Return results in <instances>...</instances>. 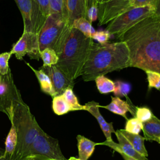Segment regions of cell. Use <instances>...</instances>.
<instances>
[{
	"mask_svg": "<svg viewBox=\"0 0 160 160\" xmlns=\"http://www.w3.org/2000/svg\"><path fill=\"white\" fill-rule=\"evenodd\" d=\"M117 39L128 48L130 67L160 73V16L142 19Z\"/></svg>",
	"mask_w": 160,
	"mask_h": 160,
	"instance_id": "1",
	"label": "cell"
},
{
	"mask_svg": "<svg viewBox=\"0 0 160 160\" xmlns=\"http://www.w3.org/2000/svg\"><path fill=\"white\" fill-rule=\"evenodd\" d=\"M130 67L129 50L122 41L105 44L92 42L81 76L85 81Z\"/></svg>",
	"mask_w": 160,
	"mask_h": 160,
	"instance_id": "2",
	"label": "cell"
},
{
	"mask_svg": "<svg viewBox=\"0 0 160 160\" xmlns=\"http://www.w3.org/2000/svg\"><path fill=\"white\" fill-rule=\"evenodd\" d=\"M93 42L92 38L86 37L77 29L69 28L58 55L59 60L56 66L70 80L74 81L81 76Z\"/></svg>",
	"mask_w": 160,
	"mask_h": 160,
	"instance_id": "3",
	"label": "cell"
},
{
	"mask_svg": "<svg viewBox=\"0 0 160 160\" xmlns=\"http://www.w3.org/2000/svg\"><path fill=\"white\" fill-rule=\"evenodd\" d=\"M9 120L17 134V146L12 160H22L27 156L39 126L21 95L14 102Z\"/></svg>",
	"mask_w": 160,
	"mask_h": 160,
	"instance_id": "4",
	"label": "cell"
},
{
	"mask_svg": "<svg viewBox=\"0 0 160 160\" xmlns=\"http://www.w3.org/2000/svg\"><path fill=\"white\" fill-rule=\"evenodd\" d=\"M69 28L62 16L50 14L38 33L39 51L48 48L58 55Z\"/></svg>",
	"mask_w": 160,
	"mask_h": 160,
	"instance_id": "5",
	"label": "cell"
},
{
	"mask_svg": "<svg viewBox=\"0 0 160 160\" xmlns=\"http://www.w3.org/2000/svg\"><path fill=\"white\" fill-rule=\"evenodd\" d=\"M154 14H155V7L152 6L130 7L110 21L106 30L111 35L118 38L138 22Z\"/></svg>",
	"mask_w": 160,
	"mask_h": 160,
	"instance_id": "6",
	"label": "cell"
},
{
	"mask_svg": "<svg viewBox=\"0 0 160 160\" xmlns=\"http://www.w3.org/2000/svg\"><path fill=\"white\" fill-rule=\"evenodd\" d=\"M31 154L42 155L51 160H67L61 151L58 139L48 135L40 126L27 153V156Z\"/></svg>",
	"mask_w": 160,
	"mask_h": 160,
	"instance_id": "7",
	"label": "cell"
},
{
	"mask_svg": "<svg viewBox=\"0 0 160 160\" xmlns=\"http://www.w3.org/2000/svg\"><path fill=\"white\" fill-rule=\"evenodd\" d=\"M22 15L24 31L38 34L46 18L41 12L36 0H14Z\"/></svg>",
	"mask_w": 160,
	"mask_h": 160,
	"instance_id": "8",
	"label": "cell"
},
{
	"mask_svg": "<svg viewBox=\"0 0 160 160\" xmlns=\"http://www.w3.org/2000/svg\"><path fill=\"white\" fill-rule=\"evenodd\" d=\"M21 95L16 88L11 71L5 75H1L0 80V111L5 113L10 119L12 114L14 104Z\"/></svg>",
	"mask_w": 160,
	"mask_h": 160,
	"instance_id": "9",
	"label": "cell"
},
{
	"mask_svg": "<svg viewBox=\"0 0 160 160\" xmlns=\"http://www.w3.org/2000/svg\"><path fill=\"white\" fill-rule=\"evenodd\" d=\"M10 52L19 60H22L28 54L30 59L38 61L40 58L38 34L23 32L19 40L12 46Z\"/></svg>",
	"mask_w": 160,
	"mask_h": 160,
	"instance_id": "10",
	"label": "cell"
},
{
	"mask_svg": "<svg viewBox=\"0 0 160 160\" xmlns=\"http://www.w3.org/2000/svg\"><path fill=\"white\" fill-rule=\"evenodd\" d=\"M130 0H109L98 4L99 26L108 24L129 8Z\"/></svg>",
	"mask_w": 160,
	"mask_h": 160,
	"instance_id": "11",
	"label": "cell"
},
{
	"mask_svg": "<svg viewBox=\"0 0 160 160\" xmlns=\"http://www.w3.org/2000/svg\"><path fill=\"white\" fill-rule=\"evenodd\" d=\"M41 69L50 78L56 96L62 94L68 88L72 89L74 81L70 80L56 65L47 67L42 66Z\"/></svg>",
	"mask_w": 160,
	"mask_h": 160,
	"instance_id": "12",
	"label": "cell"
},
{
	"mask_svg": "<svg viewBox=\"0 0 160 160\" xmlns=\"http://www.w3.org/2000/svg\"><path fill=\"white\" fill-rule=\"evenodd\" d=\"M118 140L119 141V144L114 142L113 141H107L101 143L102 144L106 145L117 152L121 151L125 154L126 155L133 158L136 160H147L146 157H144L139 154L138 152H136L130 142L128 141V139L123 136V134L121 132L120 130H117L115 132Z\"/></svg>",
	"mask_w": 160,
	"mask_h": 160,
	"instance_id": "13",
	"label": "cell"
},
{
	"mask_svg": "<svg viewBox=\"0 0 160 160\" xmlns=\"http://www.w3.org/2000/svg\"><path fill=\"white\" fill-rule=\"evenodd\" d=\"M65 21L71 27L73 21L80 18H86V8L84 0H64Z\"/></svg>",
	"mask_w": 160,
	"mask_h": 160,
	"instance_id": "14",
	"label": "cell"
},
{
	"mask_svg": "<svg viewBox=\"0 0 160 160\" xmlns=\"http://www.w3.org/2000/svg\"><path fill=\"white\" fill-rule=\"evenodd\" d=\"M84 106V110L89 112L97 119L102 132H104L106 138V141H112V139L111 138V133L112 132L115 133L116 131L114 130L112 122H106L104 118L101 114L99 110V103L92 101L87 102Z\"/></svg>",
	"mask_w": 160,
	"mask_h": 160,
	"instance_id": "15",
	"label": "cell"
},
{
	"mask_svg": "<svg viewBox=\"0 0 160 160\" xmlns=\"http://www.w3.org/2000/svg\"><path fill=\"white\" fill-rule=\"evenodd\" d=\"M142 131L145 139L156 141L160 138V119L153 115L149 120L142 122Z\"/></svg>",
	"mask_w": 160,
	"mask_h": 160,
	"instance_id": "16",
	"label": "cell"
},
{
	"mask_svg": "<svg viewBox=\"0 0 160 160\" xmlns=\"http://www.w3.org/2000/svg\"><path fill=\"white\" fill-rule=\"evenodd\" d=\"M25 62L31 68V69L34 72V74L36 75L38 80V82L39 83L41 90L43 92L51 96L52 98L56 96V94L53 88L51 80L49 77V76L42 69H41L39 70L35 69L28 62Z\"/></svg>",
	"mask_w": 160,
	"mask_h": 160,
	"instance_id": "17",
	"label": "cell"
},
{
	"mask_svg": "<svg viewBox=\"0 0 160 160\" xmlns=\"http://www.w3.org/2000/svg\"><path fill=\"white\" fill-rule=\"evenodd\" d=\"M77 140L79 159L88 160L93 153L95 146L98 144L79 134L77 136Z\"/></svg>",
	"mask_w": 160,
	"mask_h": 160,
	"instance_id": "18",
	"label": "cell"
},
{
	"mask_svg": "<svg viewBox=\"0 0 160 160\" xmlns=\"http://www.w3.org/2000/svg\"><path fill=\"white\" fill-rule=\"evenodd\" d=\"M120 131L130 142V144L132 145V146L136 152L146 158L148 156V152L145 148L144 144L145 140L144 138L142 137L139 134L129 132L125 129H120Z\"/></svg>",
	"mask_w": 160,
	"mask_h": 160,
	"instance_id": "19",
	"label": "cell"
},
{
	"mask_svg": "<svg viewBox=\"0 0 160 160\" xmlns=\"http://www.w3.org/2000/svg\"><path fill=\"white\" fill-rule=\"evenodd\" d=\"M99 107L106 108L114 114L123 116L126 119H127L126 114L128 111L132 113L129 104L126 101L121 99L119 97H112L111 102L108 105L105 106H99Z\"/></svg>",
	"mask_w": 160,
	"mask_h": 160,
	"instance_id": "20",
	"label": "cell"
},
{
	"mask_svg": "<svg viewBox=\"0 0 160 160\" xmlns=\"http://www.w3.org/2000/svg\"><path fill=\"white\" fill-rule=\"evenodd\" d=\"M17 146V134L13 125L11 124V129L6 137L5 141V151L4 158L5 160H12Z\"/></svg>",
	"mask_w": 160,
	"mask_h": 160,
	"instance_id": "21",
	"label": "cell"
},
{
	"mask_svg": "<svg viewBox=\"0 0 160 160\" xmlns=\"http://www.w3.org/2000/svg\"><path fill=\"white\" fill-rule=\"evenodd\" d=\"M71 27L77 29L84 36L90 38H91L92 34L96 32L91 23L85 18H80L75 19Z\"/></svg>",
	"mask_w": 160,
	"mask_h": 160,
	"instance_id": "22",
	"label": "cell"
},
{
	"mask_svg": "<svg viewBox=\"0 0 160 160\" xmlns=\"http://www.w3.org/2000/svg\"><path fill=\"white\" fill-rule=\"evenodd\" d=\"M52 107L54 112L57 115H63L72 111L71 108L62 94L57 95L52 98Z\"/></svg>",
	"mask_w": 160,
	"mask_h": 160,
	"instance_id": "23",
	"label": "cell"
},
{
	"mask_svg": "<svg viewBox=\"0 0 160 160\" xmlns=\"http://www.w3.org/2000/svg\"><path fill=\"white\" fill-rule=\"evenodd\" d=\"M96 87L101 94L112 92L114 90V82L105 77L104 75L99 76L94 79Z\"/></svg>",
	"mask_w": 160,
	"mask_h": 160,
	"instance_id": "24",
	"label": "cell"
},
{
	"mask_svg": "<svg viewBox=\"0 0 160 160\" xmlns=\"http://www.w3.org/2000/svg\"><path fill=\"white\" fill-rule=\"evenodd\" d=\"M40 58L43 62L42 67L54 66L59 60V57L55 51L48 48L40 52Z\"/></svg>",
	"mask_w": 160,
	"mask_h": 160,
	"instance_id": "25",
	"label": "cell"
},
{
	"mask_svg": "<svg viewBox=\"0 0 160 160\" xmlns=\"http://www.w3.org/2000/svg\"><path fill=\"white\" fill-rule=\"evenodd\" d=\"M86 8V18L91 23L98 18V3L96 0H84Z\"/></svg>",
	"mask_w": 160,
	"mask_h": 160,
	"instance_id": "26",
	"label": "cell"
},
{
	"mask_svg": "<svg viewBox=\"0 0 160 160\" xmlns=\"http://www.w3.org/2000/svg\"><path fill=\"white\" fill-rule=\"evenodd\" d=\"M62 95L68 104L71 108L72 111L84 110V106L81 105L79 104L78 98L75 96L72 88H68L66 89Z\"/></svg>",
	"mask_w": 160,
	"mask_h": 160,
	"instance_id": "27",
	"label": "cell"
},
{
	"mask_svg": "<svg viewBox=\"0 0 160 160\" xmlns=\"http://www.w3.org/2000/svg\"><path fill=\"white\" fill-rule=\"evenodd\" d=\"M131 89V84L121 81H116L114 82V94L116 97L126 96L130 92Z\"/></svg>",
	"mask_w": 160,
	"mask_h": 160,
	"instance_id": "28",
	"label": "cell"
},
{
	"mask_svg": "<svg viewBox=\"0 0 160 160\" xmlns=\"http://www.w3.org/2000/svg\"><path fill=\"white\" fill-rule=\"evenodd\" d=\"M142 129V122L136 118L129 119L127 121L125 126V130L129 132L139 134Z\"/></svg>",
	"mask_w": 160,
	"mask_h": 160,
	"instance_id": "29",
	"label": "cell"
},
{
	"mask_svg": "<svg viewBox=\"0 0 160 160\" xmlns=\"http://www.w3.org/2000/svg\"><path fill=\"white\" fill-rule=\"evenodd\" d=\"M147 75V79L148 81V87L151 88H156L157 89H160V73L152 71H145Z\"/></svg>",
	"mask_w": 160,
	"mask_h": 160,
	"instance_id": "30",
	"label": "cell"
},
{
	"mask_svg": "<svg viewBox=\"0 0 160 160\" xmlns=\"http://www.w3.org/2000/svg\"><path fill=\"white\" fill-rule=\"evenodd\" d=\"M50 14L56 13L62 16L65 19L64 0H49Z\"/></svg>",
	"mask_w": 160,
	"mask_h": 160,
	"instance_id": "31",
	"label": "cell"
},
{
	"mask_svg": "<svg viewBox=\"0 0 160 160\" xmlns=\"http://www.w3.org/2000/svg\"><path fill=\"white\" fill-rule=\"evenodd\" d=\"M12 54L10 52H4L0 54V74L3 76L6 74L10 68L9 67V60Z\"/></svg>",
	"mask_w": 160,
	"mask_h": 160,
	"instance_id": "32",
	"label": "cell"
},
{
	"mask_svg": "<svg viewBox=\"0 0 160 160\" xmlns=\"http://www.w3.org/2000/svg\"><path fill=\"white\" fill-rule=\"evenodd\" d=\"M135 115L136 118H138L142 122H144L149 120L153 116V114L149 108L142 107L136 108Z\"/></svg>",
	"mask_w": 160,
	"mask_h": 160,
	"instance_id": "33",
	"label": "cell"
},
{
	"mask_svg": "<svg viewBox=\"0 0 160 160\" xmlns=\"http://www.w3.org/2000/svg\"><path fill=\"white\" fill-rule=\"evenodd\" d=\"M111 34L107 30H99L96 31L92 36L91 38L96 40L100 44H106L111 38Z\"/></svg>",
	"mask_w": 160,
	"mask_h": 160,
	"instance_id": "34",
	"label": "cell"
},
{
	"mask_svg": "<svg viewBox=\"0 0 160 160\" xmlns=\"http://www.w3.org/2000/svg\"><path fill=\"white\" fill-rule=\"evenodd\" d=\"M157 0H130V7H142L146 6H156Z\"/></svg>",
	"mask_w": 160,
	"mask_h": 160,
	"instance_id": "35",
	"label": "cell"
},
{
	"mask_svg": "<svg viewBox=\"0 0 160 160\" xmlns=\"http://www.w3.org/2000/svg\"><path fill=\"white\" fill-rule=\"evenodd\" d=\"M42 14L47 18L50 14L49 0H36Z\"/></svg>",
	"mask_w": 160,
	"mask_h": 160,
	"instance_id": "36",
	"label": "cell"
},
{
	"mask_svg": "<svg viewBox=\"0 0 160 160\" xmlns=\"http://www.w3.org/2000/svg\"><path fill=\"white\" fill-rule=\"evenodd\" d=\"M22 160H51V159L42 155L31 154L26 156Z\"/></svg>",
	"mask_w": 160,
	"mask_h": 160,
	"instance_id": "37",
	"label": "cell"
},
{
	"mask_svg": "<svg viewBox=\"0 0 160 160\" xmlns=\"http://www.w3.org/2000/svg\"><path fill=\"white\" fill-rule=\"evenodd\" d=\"M155 14L160 16V0H157L155 6Z\"/></svg>",
	"mask_w": 160,
	"mask_h": 160,
	"instance_id": "38",
	"label": "cell"
},
{
	"mask_svg": "<svg viewBox=\"0 0 160 160\" xmlns=\"http://www.w3.org/2000/svg\"><path fill=\"white\" fill-rule=\"evenodd\" d=\"M118 152L122 156V157L124 158V160H136V159H134V158H131V157H129V156L126 155L125 154H124L123 152H121V151H119Z\"/></svg>",
	"mask_w": 160,
	"mask_h": 160,
	"instance_id": "39",
	"label": "cell"
},
{
	"mask_svg": "<svg viewBox=\"0 0 160 160\" xmlns=\"http://www.w3.org/2000/svg\"><path fill=\"white\" fill-rule=\"evenodd\" d=\"M0 160H5L4 158V151L2 149H0Z\"/></svg>",
	"mask_w": 160,
	"mask_h": 160,
	"instance_id": "40",
	"label": "cell"
},
{
	"mask_svg": "<svg viewBox=\"0 0 160 160\" xmlns=\"http://www.w3.org/2000/svg\"><path fill=\"white\" fill-rule=\"evenodd\" d=\"M108 1H109V0H96V1H97V2L98 3V4L105 3V2H108Z\"/></svg>",
	"mask_w": 160,
	"mask_h": 160,
	"instance_id": "41",
	"label": "cell"
},
{
	"mask_svg": "<svg viewBox=\"0 0 160 160\" xmlns=\"http://www.w3.org/2000/svg\"><path fill=\"white\" fill-rule=\"evenodd\" d=\"M68 160H81V159H79V158H74V157H71L69 159H68Z\"/></svg>",
	"mask_w": 160,
	"mask_h": 160,
	"instance_id": "42",
	"label": "cell"
},
{
	"mask_svg": "<svg viewBox=\"0 0 160 160\" xmlns=\"http://www.w3.org/2000/svg\"><path fill=\"white\" fill-rule=\"evenodd\" d=\"M159 144H160V138H159V139H157V141H156Z\"/></svg>",
	"mask_w": 160,
	"mask_h": 160,
	"instance_id": "43",
	"label": "cell"
},
{
	"mask_svg": "<svg viewBox=\"0 0 160 160\" xmlns=\"http://www.w3.org/2000/svg\"><path fill=\"white\" fill-rule=\"evenodd\" d=\"M0 80H1V74H0Z\"/></svg>",
	"mask_w": 160,
	"mask_h": 160,
	"instance_id": "44",
	"label": "cell"
}]
</instances>
